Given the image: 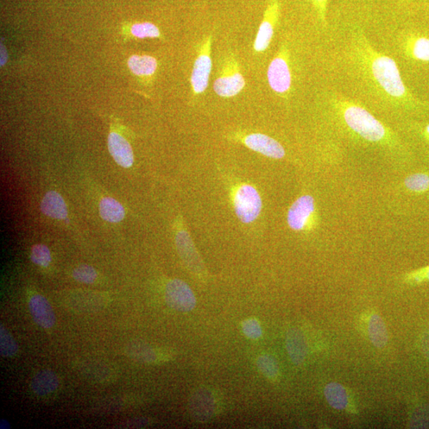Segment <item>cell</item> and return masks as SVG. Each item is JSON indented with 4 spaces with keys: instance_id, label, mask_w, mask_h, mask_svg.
Returning <instances> with one entry per match:
<instances>
[{
    "instance_id": "cell-35",
    "label": "cell",
    "mask_w": 429,
    "mask_h": 429,
    "mask_svg": "<svg viewBox=\"0 0 429 429\" xmlns=\"http://www.w3.org/2000/svg\"><path fill=\"white\" fill-rule=\"evenodd\" d=\"M426 131H427L428 133L429 134V125L427 126Z\"/></svg>"
},
{
    "instance_id": "cell-5",
    "label": "cell",
    "mask_w": 429,
    "mask_h": 429,
    "mask_svg": "<svg viewBox=\"0 0 429 429\" xmlns=\"http://www.w3.org/2000/svg\"><path fill=\"white\" fill-rule=\"evenodd\" d=\"M212 35L205 37L198 50V55L194 61L191 83L194 97L203 94L208 86L212 68Z\"/></svg>"
},
{
    "instance_id": "cell-7",
    "label": "cell",
    "mask_w": 429,
    "mask_h": 429,
    "mask_svg": "<svg viewBox=\"0 0 429 429\" xmlns=\"http://www.w3.org/2000/svg\"><path fill=\"white\" fill-rule=\"evenodd\" d=\"M280 8V0H269L254 42L253 47L256 53H263L269 48L273 40L275 27L279 20Z\"/></svg>"
},
{
    "instance_id": "cell-14",
    "label": "cell",
    "mask_w": 429,
    "mask_h": 429,
    "mask_svg": "<svg viewBox=\"0 0 429 429\" xmlns=\"http://www.w3.org/2000/svg\"><path fill=\"white\" fill-rule=\"evenodd\" d=\"M176 246L187 267L195 274H203V264L200 260L197 250L193 248L191 237L186 231H180L176 236Z\"/></svg>"
},
{
    "instance_id": "cell-21",
    "label": "cell",
    "mask_w": 429,
    "mask_h": 429,
    "mask_svg": "<svg viewBox=\"0 0 429 429\" xmlns=\"http://www.w3.org/2000/svg\"><path fill=\"white\" fill-rule=\"evenodd\" d=\"M99 214L105 222L119 223L125 217L124 207L116 200L105 198L99 204Z\"/></svg>"
},
{
    "instance_id": "cell-13",
    "label": "cell",
    "mask_w": 429,
    "mask_h": 429,
    "mask_svg": "<svg viewBox=\"0 0 429 429\" xmlns=\"http://www.w3.org/2000/svg\"><path fill=\"white\" fill-rule=\"evenodd\" d=\"M107 143L110 154L118 165L123 168H130L133 165V150L126 138L116 132H111Z\"/></svg>"
},
{
    "instance_id": "cell-2",
    "label": "cell",
    "mask_w": 429,
    "mask_h": 429,
    "mask_svg": "<svg viewBox=\"0 0 429 429\" xmlns=\"http://www.w3.org/2000/svg\"><path fill=\"white\" fill-rule=\"evenodd\" d=\"M336 100L344 122L359 136L370 142H380L386 138L387 129L364 107L343 98Z\"/></svg>"
},
{
    "instance_id": "cell-34",
    "label": "cell",
    "mask_w": 429,
    "mask_h": 429,
    "mask_svg": "<svg viewBox=\"0 0 429 429\" xmlns=\"http://www.w3.org/2000/svg\"><path fill=\"white\" fill-rule=\"evenodd\" d=\"M0 428H1V429L11 428L10 423L6 420H1V422H0Z\"/></svg>"
},
{
    "instance_id": "cell-23",
    "label": "cell",
    "mask_w": 429,
    "mask_h": 429,
    "mask_svg": "<svg viewBox=\"0 0 429 429\" xmlns=\"http://www.w3.org/2000/svg\"><path fill=\"white\" fill-rule=\"evenodd\" d=\"M408 53L413 59L422 61H429V40L419 37L410 40L406 45Z\"/></svg>"
},
{
    "instance_id": "cell-22",
    "label": "cell",
    "mask_w": 429,
    "mask_h": 429,
    "mask_svg": "<svg viewBox=\"0 0 429 429\" xmlns=\"http://www.w3.org/2000/svg\"><path fill=\"white\" fill-rule=\"evenodd\" d=\"M128 355L135 361L144 363L155 362L157 358L155 351L147 344L131 343L127 349Z\"/></svg>"
},
{
    "instance_id": "cell-17",
    "label": "cell",
    "mask_w": 429,
    "mask_h": 429,
    "mask_svg": "<svg viewBox=\"0 0 429 429\" xmlns=\"http://www.w3.org/2000/svg\"><path fill=\"white\" fill-rule=\"evenodd\" d=\"M41 210L49 217L54 219H66L68 214L67 207L61 195L54 191L45 195L41 203Z\"/></svg>"
},
{
    "instance_id": "cell-1",
    "label": "cell",
    "mask_w": 429,
    "mask_h": 429,
    "mask_svg": "<svg viewBox=\"0 0 429 429\" xmlns=\"http://www.w3.org/2000/svg\"><path fill=\"white\" fill-rule=\"evenodd\" d=\"M357 35L354 53L365 77L389 100H405L407 90L395 61L377 52L361 35Z\"/></svg>"
},
{
    "instance_id": "cell-6",
    "label": "cell",
    "mask_w": 429,
    "mask_h": 429,
    "mask_svg": "<svg viewBox=\"0 0 429 429\" xmlns=\"http://www.w3.org/2000/svg\"><path fill=\"white\" fill-rule=\"evenodd\" d=\"M262 201L255 188L250 185L239 186L234 195L236 216L243 224H250L260 217Z\"/></svg>"
},
{
    "instance_id": "cell-36",
    "label": "cell",
    "mask_w": 429,
    "mask_h": 429,
    "mask_svg": "<svg viewBox=\"0 0 429 429\" xmlns=\"http://www.w3.org/2000/svg\"><path fill=\"white\" fill-rule=\"evenodd\" d=\"M428 280H429V268H428Z\"/></svg>"
},
{
    "instance_id": "cell-11",
    "label": "cell",
    "mask_w": 429,
    "mask_h": 429,
    "mask_svg": "<svg viewBox=\"0 0 429 429\" xmlns=\"http://www.w3.org/2000/svg\"><path fill=\"white\" fill-rule=\"evenodd\" d=\"M246 147L255 152L274 159H281L285 157L286 151L282 145L267 135L252 133L245 135L242 140Z\"/></svg>"
},
{
    "instance_id": "cell-20",
    "label": "cell",
    "mask_w": 429,
    "mask_h": 429,
    "mask_svg": "<svg viewBox=\"0 0 429 429\" xmlns=\"http://www.w3.org/2000/svg\"><path fill=\"white\" fill-rule=\"evenodd\" d=\"M324 393L327 401L333 409L343 410L349 406V395L342 385L337 382L327 384Z\"/></svg>"
},
{
    "instance_id": "cell-3",
    "label": "cell",
    "mask_w": 429,
    "mask_h": 429,
    "mask_svg": "<svg viewBox=\"0 0 429 429\" xmlns=\"http://www.w3.org/2000/svg\"><path fill=\"white\" fill-rule=\"evenodd\" d=\"M246 81L234 54L226 56L219 77L214 82L213 90L219 97L231 98L241 93Z\"/></svg>"
},
{
    "instance_id": "cell-27",
    "label": "cell",
    "mask_w": 429,
    "mask_h": 429,
    "mask_svg": "<svg viewBox=\"0 0 429 429\" xmlns=\"http://www.w3.org/2000/svg\"><path fill=\"white\" fill-rule=\"evenodd\" d=\"M30 260L37 266L47 267L52 262V254L47 246L37 244L31 250Z\"/></svg>"
},
{
    "instance_id": "cell-29",
    "label": "cell",
    "mask_w": 429,
    "mask_h": 429,
    "mask_svg": "<svg viewBox=\"0 0 429 429\" xmlns=\"http://www.w3.org/2000/svg\"><path fill=\"white\" fill-rule=\"evenodd\" d=\"M405 185L414 192L426 191L429 188V176L424 174L409 176L405 181Z\"/></svg>"
},
{
    "instance_id": "cell-18",
    "label": "cell",
    "mask_w": 429,
    "mask_h": 429,
    "mask_svg": "<svg viewBox=\"0 0 429 429\" xmlns=\"http://www.w3.org/2000/svg\"><path fill=\"white\" fill-rule=\"evenodd\" d=\"M128 66L132 73L140 78H150L157 68V61L148 55H133L128 60Z\"/></svg>"
},
{
    "instance_id": "cell-16",
    "label": "cell",
    "mask_w": 429,
    "mask_h": 429,
    "mask_svg": "<svg viewBox=\"0 0 429 429\" xmlns=\"http://www.w3.org/2000/svg\"><path fill=\"white\" fill-rule=\"evenodd\" d=\"M59 387V378L54 371L43 370L37 373L30 383L31 389L39 396L54 392Z\"/></svg>"
},
{
    "instance_id": "cell-24",
    "label": "cell",
    "mask_w": 429,
    "mask_h": 429,
    "mask_svg": "<svg viewBox=\"0 0 429 429\" xmlns=\"http://www.w3.org/2000/svg\"><path fill=\"white\" fill-rule=\"evenodd\" d=\"M257 367L268 380L275 381L279 375V365L276 359L270 355H262L257 359Z\"/></svg>"
},
{
    "instance_id": "cell-30",
    "label": "cell",
    "mask_w": 429,
    "mask_h": 429,
    "mask_svg": "<svg viewBox=\"0 0 429 429\" xmlns=\"http://www.w3.org/2000/svg\"><path fill=\"white\" fill-rule=\"evenodd\" d=\"M410 428H429V406H421L416 410L411 421H410Z\"/></svg>"
},
{
    "instance_id": "cell-26",
    "label": "cell",
    "mask_w": 429,
    "mask_h": 429,
    "mask_svg": "<svg viewBox=\"0 0 429 429\" xmlns=\"http://www.w3.org/2000/svg\"><path fill=\"white\" fill-rule=\"evenodd\" d=\"M131 34L137 39H159L161 37V32L159 28L155 24L144 22L137 23L132 25Z\"/></svg>"
},
{
    "instance_id": "cell-9",
    "label": "cell",
    "mask_w": 429,
    "mask_h": 429,
    "mask_svg": "<svg viewBox=\"0 0 429 429\" xmlns=\"http://www.w3.org/2000/svg\"><path fill=\"white\" fill-rule=\"evenodd\" d=\"M217 400L214 394L207 388L195 391L189 401V409L195 421L200 423L212 419L217 412Z\"/></svg>"
},
{
    "instance_id": "cell-12",
    "label": "cell",
    "mask_w": 429,
    "mask_h": 429,
    "mask_svg": "<svg viewBox=\"0 0 429 429\" xmlns=\"http://www.w3.org/2000/svg\"><path fill=\"white\" fill-rule=\"evenodd\" d=\"M29 309L35 323L42 329H52L56 324V315L49 301L40 294L30 299Z\"/></svg>"
},
{
    "instance_id": "cell-33",
    "label": "cell",
    "mask_w": 429,
    "mask_h": 429,
    "mask_svg": "<svg viewBox=\"0 0 429 429\" xmlns=\"http://www.w3.org/2000/svg\"><path fill=\"white\" fill-rule=\"evenodd\" d=\"M8 59V55L7 50H6L5 47L3 46V44L1 43V59H0V61H1V66H4L6 63H7Z\"/></svg>"
},
{
    "instance_id": "cell-4",
    "label": "cell",
    "mask_w": 429,
    "mask_h": 429,
    "mask_svg": "<svg viewBox=\"0 0 429 429\" xmlns=\"http://www.w3.org/2000/svg\"><path fill=\"white\" fill-rule=\"evenodd\" d=\"M289 53L283 45L274 59L270 63L267 71L269 85L280 97H286L292 86V73L289 67Z\"/></svg>"
},
{
    "instance_id": "cell-19",
    "label": "cell",
    "mask_w": 429,
    "mask_h": 429,
    "mask_svg": "<svg viewBox=\"0 0 429 429\" xmlns=\"http://www.w3.org/2000/svg\"><path fill=\"white\" fill-rule=\"evenodd\" d=\"M368 334L370 342L377 349H383L387 344L388 332L380 315L377 314L371 315L369 320Z\"/></svg>"
},
{
    "instance_id": "cell-15",
    "label": "cell",
    "mask_w": 429,
    "mask_h": 429,
    "mask_svg": "<svg viewBox=\"0 0 429 429\" xmlns=\"http://www.w3.org/2000/svg\"><path fill=\"white\" fill-rule=\"evenodd\" d=\"M286 343L290 359L296 365H301L305 362L308 353L304 334L298 329L292 327L287 332Z\"/></svg>"
},
{
    "instance_id": "cell-28",
    "label": "cell",
    "mask_w": 429,
    "mask_h": 429,
    "mask_svg": "<svg viewBox=\"0 0 429 429\" xmlns=\"http://www.w3.org/2000/svg\"><path fill=\"white\" fill-rule=\"evenodd\" d=\"M73 279L81 283L92 284L96 281L97 273L96 270L88 265H80L73 270Z\"/></svg>"
},
{
    "instance_id": "cell-10",
    "label": "cell",
    "mask_w": 429,
    "mask_h": 429,
    "mask_svg": "<svg viewBox=\"0 0 429 429\" xmlns=\"http://www.w3.org/2000/svg\"><path fill=\"white\" fill-rule=\"evenodd\" d=\"M314 211L315 201L312 195H302L294 202L288 212L287 222L289 228L298 231L304 230Z\"/></svg>"
},
{
    "instance_id": "cell-25",
    "label": "cell",
    "mask_w": 429,
    "mask_h": 429,
    "mask_svg": "<svg viewBox=\"0 0 429 429\" xmlns=\"http://www.w3.org/2000/svg\"><path fill=\"white\" fill-rule=\"evenodd\" d=\"M18 351V346L15 339L1 324L0 325V354L6 358L13 357Z\"/></svg>"
},
{
    "instance_id": "cell-8",
    "label": "cell",
    "mask_w": 429,
    "mask_h": 429,
    "mask_svg": "<svg viewBox=\"0 0 429 429\" xmlns=\"http://www.w3.org/2000/svg\"><path fill=\"white\" fill-rule=\"evenodd\" d=\"M165 298L167 305L179 312H191L197 305L193 290L188 284L180 279H173L168 282Z\"/></svg>"
},
{
    "instance_id": "cell-31",
    "label": "cell",
    "mask_w": 429,
    "mask_h": 429,
    "mask_svg": "<svg viewBox=\"0 0 429 429\" xmlns=\"http://www.w3.org/2000/svg\"><path fill=\"white\" fill-rule=\"evenodd\" d=\"M245 336L251 339H258L262 335V327L255 319L246 320L242 325Z\"/></svg>"
},
{
    "instance_id": "cell-32",
    "label": "cell",
    "mask_w": 429,
    "mask_h": 429,
    "mask_svg": "<svg viewBox=\"0 0 429 429\" xmlns=\"http://www.w3.org/2000/svg\"><path fill=\"white\" fill-rule=\"evenodd\" d=\"M312 1L318 11L320 21L325 23L327 0H312Z\"/></svg>"
}]
</instances>
